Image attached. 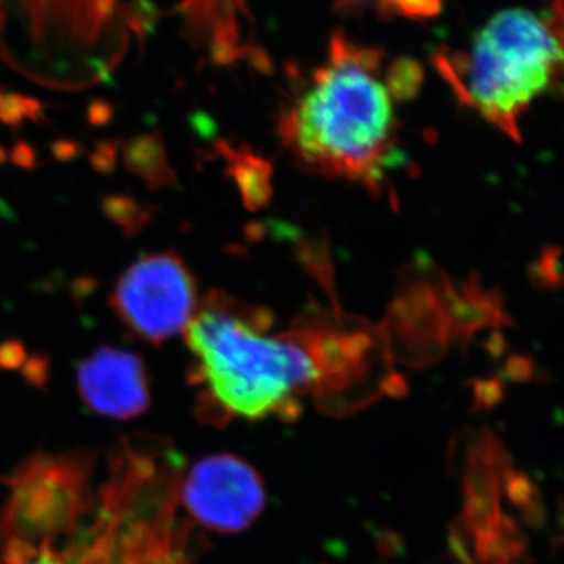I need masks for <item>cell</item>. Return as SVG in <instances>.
<instances>
[{
  "label": "cell",
  "mask_w": 564,
  "mask_h": 564,
  "mask_svg": "<svg viewBox=\"0 0 564 564\" xmlns=\"http://www.w3.org/2000/svg\"><path fill=\"white\" fill-rule=\"evenodd\" d=\"M102 214L115 226L120 228L122 236L133 239L143 232L151 223L152 212L147 204L140 203L139 199L129 195H109L102 199Z\"/></svg>",
  "instance_id": "obj_9"
},
{
  "label": "cell",
  "mask_w": 564,
  "mask_h": 564,
  "mask_svg": "<svg viewBox=\"0 0 564 564\" xmlns=\"http://www.w3.org/2000/svg\"><path fill=\"white\" fill-rule=\"evenodd\" d=\"M20 370L25 383L35 389H44L50 380L51 358L44 352H35L28 356Z\"/></svg>",
  "instance_id": "obj_14"
},
{
  "label": "cell",
  "mask_w": 564,
  "mask_h": 564,
  "mask_svg": "<svg viewBox=\"0 0 564 564\" xmlns=\"http://www.w3.org/2000/svg\"><path fill=\"white\" fill-rule=\"evenodd\" d=\"M340 2H345V3H359V2H367V0H340Z\"/></svg>",
  "instance_id": "obj_21"
},
{
  "label": "cell",
  "mask_w": 564,
  "mask_h": 564,
  "mask_svg": "<svg viewBox=\"0 0 564 564\" xmlns=\"http://www.w3.org/2000/svg\"><path fill=\"white\" fill-rule=\"evenodd\" d=\"M109 303L132 336L159 347L187 328L198 310V282L177 252H150L126 269Z\"/></svg>",
  "instance_id": "obj_5"
},
{
  "label": "cell",
  "mask_w": 564,
  "mask_h": 564,
  "mask_svg": "<svg viewBox=\"0 0 564 564\" xmlns=\"http://www.w3.org/2000/svg\"><path fill=\"white\" fill-rule=\"evenodd\" d=\"M28 359V350L20 339H7L0 344V370H20Z\"/></svg>",
  "instance_id": "obj_16"
},
{
  "label": "cell",
  "mask_w": 564,
  "mask_h": 564,
  "mask_svg": "<svg viewBox=\"0 0 564 564\" xmlns=\"http://www.w3.org/2000/svg\"><path fill=\"white\" fill-rule=\"evenodd\" d=\"M113 118V106L110 102L102 101V99H95L90 102L87 110V120L95 128L99 126L109 124Z\"/></svg>",
  "instance_id": "obj_17"
},
{
  "label": "cell",
  "mask_w": 564,
  "mask_h": 564,
  "mask_svg": "<svg viewBox=\"0 0 564 564\" xmlns=\"http://www.w3.org/2000/svg\"><path fill=\"white\" fill-rule=\"evenodd\" d=\"M272 329V315L225 293L199 302L184 337L203 422L291 417L304 397L339 391L361 369L366 337L332 326Z\"/></svg>",
  "instance_id": "obj_1"
},
{
  "label": "cell",
  "mask_w": 564,
  "mask_h": 564,
  "mask_svg": "<svg viewBox=\"0 0 564 564\" xmlns=\"http://www.w3.org/2000/svg\"><path fill=\"white\" fill-rule=\"evenodd\" d=\"M180 499L193 521L217 533H239L261 516V475L239 456L218 454L193 464L181 477Z\"/></svg>",
  "instance_id": "obj_6"
},
{
  "label": "cell",
  "mask_w": 564,
  "mask_h": 564,
  "mask_svg": "<svg viewBox=\"0 0 564 564\" xmlns=\"http://www.w3.org/2000/svg\"><path fill=\"white\" fill-rule=\"evenodd\" d=\"M397 99L380 52L336 35L325 65L281 118L280 133L315 172L375 187L391 161Z\"/></svg>",
  "instance_id": "obj_2"
},
{
  "label": "cell",
  "mask_w": 564,
  "mask_h": 564,
  "mask_svg": "<svg viewBox=\"0 0 564 564\" xmlns=\"http://www.w3.org/2000/svg\"><path fill=\"white\" fill-rule=\"evenodd\" d=\"M118 151H120V143L118 141H101L90 155L93 169L102 174L113 172L115 165H117Z\"/></svg>",
  "instance_id": "obj_15"
},
{
  "label": "cell",
  "mask_w": 564,
  "mask_h": 564,
  "mask_svg": "<svg viewBox=\"0 0 564 564\" xmlns=\"http://www.w3.org/2000/svg\"><path fill=\"white\" fill-rule=\"evenodd\" d=\"M88 454H39L3 478L10 499L0 513V538L51 544L73 532L95 505Z\"/></svg>",
  "instance_id": "obj_4"
},
{
  "label": "cell",
  "mask_w": 564,
  "mask_h": 564,
  "mask_svg": "<svg viewBox=\"0 0 564 564\" xmlns=\"http://www.w3.org/2000/svg\"><path fill=\"white\" fill-rule=\"evenodd\" d=\"M25 120L43 121V104L39 99L32 98V96L0 88V122L18 129L24 124Z\"/></svg>",
  "instance_id": "obj_11"
},
{
  "label": "cell",
  "mask_w": 564,
  "mask_h": 564,
  "mask_svg": "<svg viewBox=\"0 0 564 564\" xmlns=\"http://www.w3.org/2000/svg\"><path fill=\"white\" fill-rule=\"evenodd\" d=\"M77 392L91 413L129 421L151 404L150 375L139 355L98 347L77 366Z\"/></svg>",
  "instance_id": "obj_7"
},
{
  "label": "cell",
  "mask_w": 564,
  "mask_h": 564,
  "mask_svg": "<svg viewBox=\"0 0 564 564\" xmlns=\"http://www.w3.org/2000/svg\"><path fill=\"white\" fill-rule=\"evenodd\" d=\"M7 161V152L6 150H3L2 147H0V165H2V163H6Z\"/></svg>",
  "instance_id": "obj_20"
},
{
  "label": "cell",
  "mask_w": 564,
  "mask_h": 564,
  "mask_svg": "<svg viewBox=\"0 0 564 564\" xmlns=\"http://www.w3.org/2000/svg\"><path fill=\"white\" fill-rule=\"evenodd\" d=\"M11 161L25 170L36 169V165H39L36 152L28 141H18V143L14 144L13 151H11Z\"/></svg>",
  "instance_id": "obj_18"
},
{
  "label": "cell",
  "mask_w": 564,
  "mask_h": 564,
  "mask_svg": "<svg viewBox=\"0 0 564 564\" xmlns=\"http://www.w3.org/2000/svg\"><path fill=\"white\" fill-rule=\"evenodd\" d=\"M0 564H69L51 544L6 540L0 547Z\"/></svg>",
  "instance_id": "obj_12"
},
{
  "label": "cell",
  "mask_w": 564,
  "mask_h": 564,
  "mask_svg": "<svg viewBox=\"0 0 564 564\" xmlns=\"http://www.w3.org/2000/svg\"><path fill=\"white\" fill-rule=\"evenodd\" d=\"M118 17L124 22L139 40L141 51L151 35H154L159 21L162 18V10L152 0H131L129 3L118 6Z\"/></svg>",
  "instance_id": "obj_10"
},
{
  "label": "cell",
  "mask_w": 564,
  "mask_h": 564,
  "mask_svg": "<svg viewBox=\"0 0 564 564\" xmlns=\"http://www.w3.org/2000/svg\"><path fill=\"white\" fill-rule=\"evenodd\" d=\"M121 155L124 169L143 181L150 191L176 185V172L170 163L161 131L132 137L122 147Z\"/></svg>",
  "instance_id": "obj_8"
},
{
  "label": "cell",
  "mask_w": 564,
  "mask_h": 564,
  "mask_svg": "<svg viewBox=\"0 0 564 564\" xmlns=\"http://www.w3.org/2000/svg\"><path fill=\"white\" fill-rule=\"evenodd\" d=\"M437 63L462 101L519 140L522 115L562 74V3L544 14L500 11L477 33L469 54Z\"/></svg>",
  "instance_id": "obj_3"
},
{
  "label": "cell",
  "mask_w": 564,
  "mask_h": 564,
  "mask_svg": "<svg viewBox=\"0 0 564 564\" xmlns=\"http://www.w3.org/2000/svg\"><path fill=\"white\" fill-rule=\"evenodd\" d=\"M82 147L77 141L58 140L52 144V152L58 161H73L80 154Z\"/></svg>",
  "instance_id": "obj_19"
},
{
  "label": "cell",
  "mask_w": 564,
  "mask_h": 564,
  "mask_svg": "<svg viewBox=\"0 0 564 564\" xmlns=\"http://www.w3.org/2000/svg\"><path fill=\"white\" fill-rule=\"evenodd\" d=\"M443 0H381V11L406 18H432L440 13Z\"/></svg>",
  "instance_id": "obj_13"
}]
</instances>
